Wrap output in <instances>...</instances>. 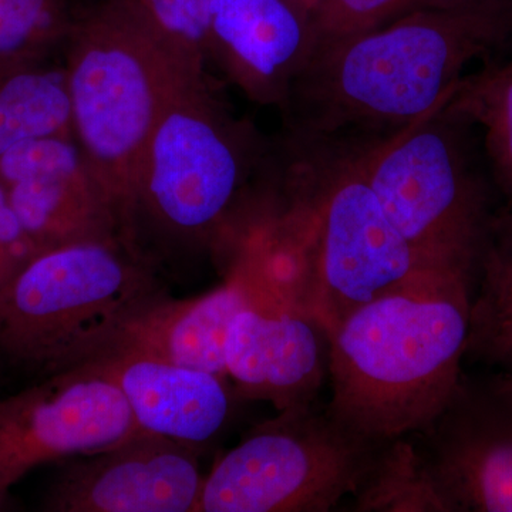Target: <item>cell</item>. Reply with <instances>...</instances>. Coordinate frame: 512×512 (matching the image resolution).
Masks as SVG:
<instances>
[{
  "instance_id": "cell-1",
  "label": "cell",
  "mask_w": 512,
  "mask_h": 512,
  "mask_svg": "<svg viewBox=\"0 0 512 512\" xmlns=\"http://www.w3.org/2000/svg\"><path fill=\"white\" fill-rule=\"evenodd\" d=\"M512 36V0H460L320 40L285 110L299 140L392 136L443 106L464 70Z\"/></svg>"
},
{
  "instance_id": "cell-2",
  "label": "cell",
  "mask_w": 512,
  "mask_h": 512,
  "mask_svg": "<svg viewBox=\"0 0 512 512\" xmlns=\"http://www.w3.org/2000/svg\"><path fill=\"white\" fill-rule=\"evenodd\" d=\"M264 227V272L279 302L332 333L386 293L440 274L420 261L384 212L357 160L338 140H299Z\"/></svg>"
},
{
  "instance_id": "cell-3",
  "label": "cell",
  "mask_w": 512,
  "mask_h": 512,
  "mask_svg": "<svg viewBox=\"0 0 512 512\" xmlns=\"http://www.w3.org/2000/svg\"><path fill=\"white\" fill-rule=\"evenodd\" d=\"M473 286L430 274L346 316L330 333L329 412L377 441L423 430L463 373Z\"/></svg>"
},
{
  "instance_id": "cell-4",
  "label": "cell",
  "mask_w": 512,
  "mask_h": 512,
  "mask_svg": "<svg viewBox=\"0 0 512 512\" xmlns=\"http://www.w3.org/2000/svg\"><path fill=\"white\" fill-rule=\"evenodd\" d=\"M254 127L228 113L207 76L184 83L148 138L121 214V238L151 265L244 239L238 214L266 163Z\"/></svg>"
},
{
  "instance_id": "cell-5",
  "label": "cell",
  "mask_w": 512,
  "mask_h": 512,
  "mask_svg": "<svg viewBox=\"0 0 512 512\" xmlns=\"http://www.w3.org/2000/svg\"><path fill=\"white\" fill-rule=\"evenodd\" d=\"M165 295L156 266L124 242L40 252L0 286V360L39 377L86 365Z\"/></svg>"
},
{
  "instance_id": "cell-6",
  "label": "cell",
  "mask_w": 512,
  "mask_h": 512,
  "mask_svg": "<svg viewBox=\"0 0 512 512\" xmlns=\"http://www.w3.org/2000/svg\"><path fill=\"white\" fill-rule=\"evenodd\" d=\"M63 49L74 140L121 222L161 113L184 83L200 77L178 66L138 0H100L74 12Z\"/></svg>"
},
{
  "instance_id": "cell-7",
  "label": "cell",
  "mask_w": 512,
  "mask_h": 512,
  "mask_svg": "<svg viewBox=\"0 0 512 512\" xmlns=\"http://www.w3.org/2000/svg\"><path fill=\"white\" fill-rule=\"evenodd\" d=\"M444 104L392 136L356 147L357 160L426 268L474 279L495 214L471 124Z\"/></svg>"
},
{
  "instance_id": "cell-8",
  "label": "cell",
  "mask_w": 512,
  "mask_h": 512,
  "mask_svg": "<svg viewBox=\"0 0 512 512\" xmlns=\"http://www.w3.org/2000/svg\"><path fill=\"white\" fill-rule=\"evenodd\" d=\"M387 441L315 404L279 412L229 450L204 478L197 512H325L356 495Z\"/></svg>"
},
{
  "instance_id": "cell-9",
  "label": "cell",
  "mask_w": 512,
  "mask_h": 512,
  "mask_svg": "<svg viewBox=\"0 0 512 512\" xmlns=\"http://www.w3.org/2000/svg\"><path fill=\"white\" fill-rule=\"evenodd\" d=\"M138 433L119 386L89 365L0 396V507L33 468L100 453Z\"/></svg>"
},
{
  "instance_id": "cell-10",
  "label": "cell",
  "mask_w": 512,
  "mask_h": 512,
  "mask_svg": "<svg viewBox=\"0 0 512 512\" xmlns=\"http://www.w3.org/2000/svg\"><path fill=\"white\" fill-rule=\"evenodd\" d=\"M414 436L448 512H512V375L461 373Z\"/></svg>"
},
{
  "instance_id": "cell-11",
  "label": "cell",
  "mask_w": 512,
  "mask_h": 512,
  "mask_svg": "<svg viewBox=\"0 0 512 512\" xmlns=\"http://www.w3.org/2000/svg\"><path fill=\"white\" fill-rule=\"evenodd\" d=\"M0 181L39 252L121 241V222L109 192L73 137L23 141L0 157Z\"/></svg>"
},
{
  "instance_id": "cell-12",
  "label": "cell",
  "mask_w": 512,
  "mask_h": 512,
  "mask_svg": "<svg viewBox=\"0 0 512 512\" xmlns=\"http://www.w3.org/2000/svg\"><path fill=\"white\" fill-rule=\"evenodd\" d=\"M197 448L140 433L67 464L43 495L47 512H197Z\"/></svg>"
},
{
  "instance_id": "cell-13",
  "label": "cell",
  "mask_w": 512,
  "mask_h": 512,
  "mask_svg": "<svg viewBox=\"0 0 512 512\" xmlns=\"http://www.w3.org/2000/svg\"><path fill=\"white\" fill-rule=\"evenodd\" d=\"M330 365V333L315 316L265 298L237 313L225 338V369L238 399L278 412L316 400Z\"/></svg>"
},
{
  "instance_id": "cell-14",
  "label": "cell",
  "mask_w": 512,
  "mask_h": 512,
  "mask_svg": "<svg viewBox=\"0 0 512 512\" xmlns=\"http://www.w3.org/2000/svg\"><path fill=\"white\" fill-rule=\"evenodd\" d=\"M318 42L303 0H212L208 57L261 106H285Z\"/></svg>"
},
{
  "instance_id": "cell-15",
  "label": "cell",
  "mask_w": 512,
  "mask_h": 512,
  "mask_svg": "<svg viewBox=\"0 0 512 512\" xmlns=\"http://www.w3.org/2000/svg\"><path fill=\"white\" fill-rule=\"evenodd\" d=\"M268 296L258 251L248 244L235 259L228 281L190 299H174L168 293L138 313L107 352L136 350L228 379L229 325L242 309Z\"/></svg>"
},
{
  "instance_id": "cell-16",
  "label": "cell",
  "mask_w": 512,
  "mask_h": 512,
  "mask_svg": "<svg viewBox=\"0 0 512 512\" xmlns=\"http://www.w3.org/2000/svg\"><path fill=\"white\" fill-rule=\"evenodd\" d=\"M86 365L119 386L143 433L200 450L231 420L237 394L225 377L126 349L110 350Z\"/></svg>"
},
{
  "instance_id": "cell-17",
  "label": "cell",
  "mask_w": 512,
  "mask_h": 512,
  "mask_svg": "<svg viewBox=\"0 0 512 512\" xmlns=\"http://www.w3.org/2000/svg\"><path fill=\"white\" fill-rule=\"evenodd\" d=\"M43 137L74 138L64 64L47 57L0 62V157Z\"/></svg>"
},
{
  "instance_id": "cell-18",
  "label": "cell",
  "mask_w": 512,
  "mask_h": 512,
  "mask_svg": "<svg viewBox=\"0 0 512 512\" xmlns=\"http://www.w3.org/2000/svg\"><path fill=\"white\" fill-rule=\"evenodd\" d=\"M466 357L512 375V208L495 214L478 259Z\"/></svg>"
},
{
  "instance_id": "cell-19",
  "label": "cell",
  "mask_w": 512,
  "mask_h": 512,
  "mask_svg": "<svg viewBox=\"0 0 512 512\" xmlns=\"http://www.w3.org/2000/svg\"><path fill=\"white\" fill-rule=\"evenodd\" d=\"M444 109L480 128L491 177L512 208V60L464 76Z\"/></svg>"
},
{
  "instance_id": "cell-20",
  "label": "cell",
  "mask_w": 512,
  "mask_h": 512,
  "mask_svg": "<svg viewBox=\"0 0 512 512\" xmlns=\"http://www.w3.org/2000/svg\"><path fill=\"white\" fill-rule=\"evenodd\" d=\"M353 511L448 512L416 441H387Z\"/></svg>"
},
{
  "instance_id": "cell-21",
  "label": "cell",
  "mask_w": 512,
  "mask_h": 512,
  "mask_svg": "<svg viewBox=\"0 0 512 512\" xmlns=\"http://www.w3.org/2000/svg\"><path fill=\"white\" fill-rule=\"evenodd\" d=\"M73 18L66 0H0V62L46 59L63 47Z\"/></svg>"
},
{
  "instance_id": "cell-22",
  "label": "cell",
  "mask_w": 512,
  "mask_h": 512,
  "mask_svg": "<svg viewBox=\"0 0 512 512\" xmlns=\"http://www.w3.org/2000/svg\"><path fill=\"white\" fill-rule=\"evenodd\" d=\"M178 66L205 76L212 0H138Z\"/></svg>"
},
{
  "instance_id": "cell-23",
  "label": "cell",
  "mask_w": 512,
  "mask_h": 512,
  "mask_svg": "<svg viewBox=\"0 0 512 512\" xmlns=\"http://www.w3.org/2000/svg\"><path fill=\"white\" fill-rule=\"evenodd\" d=\"M456 2L460 0H323L315 13L319 42L367 32L407 13Z\"/></svg>"
},
{
  "instance_id": "cell-24",
  "label": "cell",
  "mask_w": 512,
  "mask_h": 512,
  "mask_svg": "<svg viewBox=\"0 0 512 512\" xmlns=\"http://www.w3.org/2000/svg\"><path fill=\"white\" fill-rule=\"evenodd\" d=\"M39 254L0 181V286Z\"/></svg>"
},
{
  "instance_id": "cell-25",
  "label": "cell",
  "mask_w": 512,
  "mask_h": 512,
  "mask_svg": "<svg viewBox=\"0 0 512 512\" xmlns=\"http://www.w3.org/2000/svg\"><path fill=\"white\" fill-rule=\"evenodd\" d=\"M303 2H305L306 5L311 6V8L315 10L316 13V9L319 8L320 3H322L323 0H303Z\"/></svg>"
},
{
  "instance_id": "cell-26",
  "label": "cell",
  "mask_w": 512,
  "mask_h": 512,
  "mask_svg": "<svg viewBox=\"0 0 512 512\" xmlns=\"http://www.w3.org/2000/svg\"><path fill=\"white\" fill-rule=\"evenodd\" d=\"M0 386H2V376H0Z\"/></svg>"
},
{
  "instance_id": "cell-27",
  "label": "cell",
  "mask_w": 512,
  "mask_h": 512,
  "mask_svg": "<svg viewBox=\"0 0 512 512\" xmlns=\"http://www.w3.org/2000/svg\"><path fill=\"white\" fill-rule=\"evenodd\" d=\"M0 510H2V507H0Z\"/></svg>"
}]
</instances>
